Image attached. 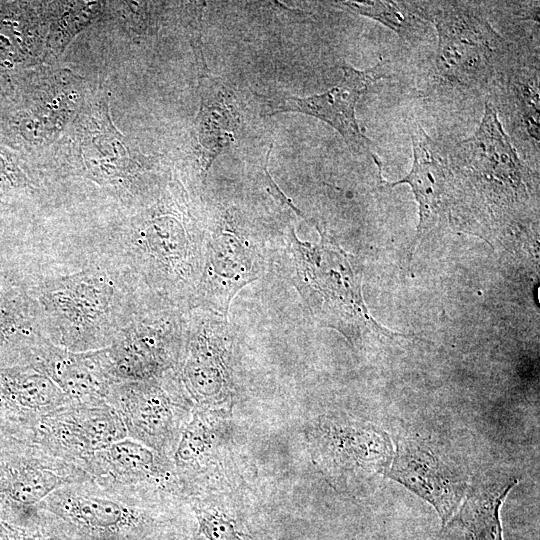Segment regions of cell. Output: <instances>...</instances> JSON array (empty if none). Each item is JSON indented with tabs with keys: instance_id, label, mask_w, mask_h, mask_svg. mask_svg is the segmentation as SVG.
I'll list each match as a JSON object with an SVG mask.
<instances>
[{
	"instance_id": "1",
	"label": "cell",
	"mask_w": 540,
	"mask_h": 540,
	"mask_svg": "<svg viewBox=\"0 0 540 540\" xmlns=\"http://www.w3.org/2000/svg\"><path fill=\"white\" fill-rule=\"evenodd\" d=\"M124 275L94 264L43 280L34 301L45 337L74 352L110 346L137 310Z\"/></svg>"
},
{
	"instance_id": "2",
	"label": "cell",
	"mask_w": 540,
	"mask_h": 540,
	"mask_svg": "<svg viewBox=\"0 0 540 540\" xmlns=\"http://www.w3.org/2000/svg\"><path fill=\"white\" fill-rule=\"evenodd\" d=\"M119 247L124 265L162 296L196 290L199 238L178 201L161 200L132 216L120 233Z\"/></svg>"
},
{
	"instance_id": "3",
	"label": "cell",
	"mask_w": 540,
	"mask_h": 540,
	"mask_svg": "<svg viewBox=\"0 0 540 540\" xmlns=\"http://www.w3.org/2000/svg\"><path fill=\"white\" fill-rule=\"evenodd\" d=\"M448 159V158H447ZM461 204L472 194V203L493 213L515 207L528 196V168L522 163L494 106L487 102L478 128L457 143L448 159Z\"/></svg>"
},
{
	"instance_id": "4",
	"label": "cell",
	"mask_w": 540,
	"mask_h": 540,
	"mask_svg": "<svg viewBox=\"0 0 540 540\" xmlns=\"http://www.w3.org/2000/svg\"><path fill=\"white\" fill-rule=\"evenodd\" d=\"M418 17L432 22L438 35L436 66L450 83L482 87L493 79L505 51V41L475 2H408Z\"/></svg>"
},
{
	"instance_id": "5",
	"label": "cell",
	"mask_w": 540,
	"mask_h": 540,
	"mask_svg": "<svg viewBox=\"0 0 540 540\" xmlns=\"http://www.w3.org/2000/svg\"><path fill=\"white\" fill-rule=\"evenodd\" d=\"M292 244L298 284L321 323L339 330L351 343L364 332L394 336L369 314L362 298L360 277L342 249L325 236L319 245L312 247L301 244L294 234Z\"/></svg>"
},
{
	"instance_id": "6",
	"label": "cell",
	"mask_w": 540,
	"mask_h": 540,
	"mask_svg": "<svg viewBox=\"0 0 540 540\" xmlns=\"http://www.w3.org/2000/svg\"><path fill=\"white\" fill-rule=\"evenodd\" d=\"M162 501L106 490L90 479L66 484L38 506L84 540H144L164 523Z\"/></svg>"
},
{
	"instance_id": "7",
	"label": "cell",
	"mask_w": 540,
	"mask_h": 540,
	"mask_svg": "<svg viewBox=\"0 0 540 540\" xmlns=\"http://www.w3.org/2000/svg\"><path fill=\"white\" fill-rule=\"evenodd\" d=\"M90 479L77 464L37 444L32 437L0 429V518L30 526L38 506L56 489Z\"/></svg>"
},
{
	"instance_id": "8",
	"label": "cell",
	"mask_w": 540,
	"mask_h": 540,
	"mask_svg": "<svg viewBox=\"0 0 540 540\" xmlns=\"http://www.w3.org/2000/svg\"><path fill=\"white\" fill-rule=\"evenodd\" d=\"M191 398L179 372L116 383L107 398L121 417L127 436L172 459L191 416Z\"/></svg>"
},
{
	"instance_id": "9",
	"label": "cell",
	"mask_w": 540,
	"mask_h": 540,
	"mask_svg": "<svg viewBox=\"0 0 540 540\" xmlns=\"http://www.w3.org/2000/svg\"><path fill=\"white\" fill-rule=\"evenodd\" d=\"M187 338L176 314L136 310L108 346L118 379L141 381L179 372Z\"/></svg>"
},
{
	"instance_id": "10",
	"label": "cell",
	"mask_w": 540,
	"mask_h": 540,
	"mask_svg": "<svg viewBox=\"0 0 540 540\" xmlns=\"http://www.w3.org/2000/svg\"><path fill=\"white\" fill-rule=\"evenodd\" d=\"M81 467L92 482L117 493L163 501L182 491L172 459L130 437L92 454Z\"/></svg>"
},
{
	"instance_id": "11",
	"label": "cell",
	"mask_w": 540,
	"mask_h": 540,
	"mask_svg": "<svg viewBox=\"0 0 540 540\" xmlns=\"http://www.w3.org/2000/svg\"><path fill=\"white\" fill-rule=\"evenodd\" d=\"M127 436L117 411L107 402H69L44 416L33 440L50 453L77 464Z\"/></svg>"
},
{
	"instance_id": "12",
	"label": "cell",
	"mask_w": 540,
	"mask_h": 540,
	"mask_svg": "<svg viewBox=\"0 0 540 540\" xmlns=\"http://www.w3.org/2000/svg\"><path fill=\"white\" fill-rule=\"evenodd\" d=\"M21 355L22 363L48 376L71 402H107L112 387L120 382L108 347L74 352L53 344L44 336Z\"/></svg>"
},
{
	"instance_id": "13",
	"label": "cell",
	"mask_w": 540,
	"mask_h": 540,
	"mask_svg": "<svg viewBox=\"0 0 540 540\" xmlns=\"http://www.w3.org/2000/svg\"><path fill=\"white\" fill-rule=\"evenodd\" d=\"M307 437L314 461L330 477L368 475L387 466L389 441L369 427L325 418L309 427Z\"/></svg>"
},
{
	"instance_id": "14",
	"label": "cell",
	"mask_w": 540,
	"mask_h": 540,
	"mask_svg": "<svg viewBox=\"0 0 540 540\" xmlns=\"http://www.w3.org/2000/svg\"><path fill=\"white\" fill-rule=\"evenodd\" d=\"M379 67L380 64L367 70H358L344 66L343 79L336 86L307 97L273 96L268 101L266 114L299 112L316 117L338 131L351 151L357 154L368 153L375 158L370 148L372 142L359 128L355 108L370 86L383 77Z\"/></svg>"
},
{
	"instance_id": "15",
	"label": "cell",
	"mask_w": 540,
	"mask_h": 540,
	"mask_svg": "<svg viewBox=\"0 0 540 540\" xmlns=\"http://www.w3.org/2000/svg\"><path fill=\"white\" fill-rule=\"evenodd\" d=\"M413 164L410 172L392 184H408L419 204L420 238L436 226L452 224L459 211V193L448 159L442 156L438 145L417 124L411 128Z\"/></svg>"
},
{
	"instance_id": "16",
	"label": "cell",
	"mask_w": 540,
	"mask_h": 540,
	"mask_svg": "<svg viewBox=\"0 0 540 540\" xmlns=\"http://www.w3.org/2000/svg\"><path fill=\"white\" fill-rule=\"evenodd\" d=\"M71 402L45 374L30 364L0 368V429L33 437L39 421Z\"/></svg>"
},
{
	"instance_id": "17",
	"label": "cell",
	"mask_w": 540,
	"mask_h": 540,
	"mask_svg": "<svg viewBox=\"0 0 540 540\" xmlns=\"http://www.w3.org/2000/svg\"><path fill=\"white\" fill-rule=\"evenodd\" d=\"M386 475L433 505L443 525L453 516L466 492L465 480L430 447L417 442L398 445Z\"/></svg>"
},
{
	"instance_id": "18",
	"label": "cell",
	"mask_w": 540,
	"mask_h": 540,
	"mask_svg": "<svg viewBox=\"0 0 540 540\" xmlns=\"http://www.w3.org/2000/svg\"><path fill=\"white\" fill-rule=\"evenodd\" d=\"M253 250L232 231L213 236L206 249V261L193 296L194 306L214 307L227 316L236 292L256 278Z\"/></svg>"
},
{
	"instance_id": "19",
	"label": "cell",
	"mask_w": 540,
	"mask_h": 540,
	"mask_svg": "<svg viewBox=\"0 0 540 540\" xmlns=\"http://www.w3.org/2000/svg\"><path fill=\"white\" fill-rule=\"evenodd\" d=\"M89 110L98 133H90L96 142L81 135L89 140L80 144L82 174L100 185L122 192H136L143 166L127 156L123 136L112 125L106 103L97 101Z\"/></svg>"
},
{
	"instance_id": "20",
	"label": "cell",
	"mask_w": 540,
	"mask_h": 540,
	"mask_svg": "<svg viewBox=\"0 0 540 540\" xmlns=\"http://www.w3.org/2000/svg\"><path fill=\"white\" fill-rule=\"evenodd\" d=\"M180 379L200 407L222 405L231 393V377L222 344L212 342L204 326H195L188 333Z\"/></svg>"
},
{
	"instance_id": "21",
	"label": "cell",
	"mask_w": 540,
	"mask_h": 540,
	"mask_svg": "<svg viewBox=\"0 0 540 540\" xmlns=\"http://www.w3.org/2000/svg\"><path fill=\"white\" fill-rule=\"evenodd\" d=\"M43 79L31 111L22 119V135L32 143H49L59 135L81 105L79 78L58 71Z\"/></svg>"
},
{
	"instance_id": "22",
	"label": "cell",
	"mask_w": 540,
	"mask_h": 540,
	"mask_svg": "<svg viewBox=\"0 0 540 540\" xmlns=\"http://www.w3.org/2000/svg\"><path fill=\"white\" fill-rule=\"evenodd\" d=\"M239 125L240 116L232 94L214 80L204 78L194 134L203 177L214 159L235 141Z\"/></svg>"
},
{
	"instance_id": "23",
	"label": "cell",
	"mask_w": 540,
	"mask_h": 540,
	"mask_svg": "<svg viewBox=\"0 0 540 540\" xmlns=\"http://www.w3.org/2000/svg\"><path fill=\"white\" fill-rule=\"evenodd\" d=\"M517 478L498 479L471 488L462 505L459 518L472 540H502L499 508Z\"/></svg>"
},
{
	"instance_id": "24",
	"label": "cell",
	"mask_w": 540,
	"mask_h": 540,
	"mask_svg": "<svg viewBox=\"0 0 540 540\" xmlns=\"http://www.w3.org/2000/svg\"><path fill=\"white\" fill-rule=\"evenodd\" d=\"M43 333L37 305L33 298L17 289L0 291V346L23 352Z\"/></svg>"
},
{
	"instance_id": "25",
	"label": "cell",
	"mask_w": 540,
	"mask_h": 540,
	"mask_svg": "<svg viewBox=\"0 0 540 540\" xmlns=\"http://www.w3.org/2000/svg\"><path fill=\"white\" fill-rule=\"evenodd\" d=\"M61 4V13L51 22L46 39L48 52L58 57L70 41L96 19L102 7L100 2H68Z\"/></svg>"
},
{
	"instance_id": "26",
	"label": "cell",
	"mask_w": 540,
	"mask_h": 540,
	"mask_svg": "<svg viewBox=\"0 0 540 540\" xmlns=\"http://www.w3.org/2000/svg\"><path fill=\"white\" fill-rule=\"evenodd\" d=\"M336 7L373 19L399 36L410 39L415 28L416 15L408 2L394 1H336Z\"/></svg>"
},
{
	"instance_id": "27",
	"label": "cell",
	"mask_w": 540,
	"mask_h": 540,
	"mask_svg": "<svg viewBox=\"0 0 540 540\" xmlns=\"http://www.w3.org/2000/svg\"><path fill=\"white\" fill-rule=\"evenodd\" d=\"M39 519L20 526L0 518V540H84L52 515L39 511Z\"/></svg>"
},
{
	"instance_id": "28",
	"label": "cell",
	"mask_w": 540,
	"mask_h": 540,
	"mask_svg": "<svg viewBox=\"0 0 540 540\" xmlns=\"http://www.w3.org/2000/svg\"><path fill=\"white\" fill-rule=\"evenodd\" d=\"M198 533L207 540H246L236 521L227 514L204 508H195Z\"/></svg>"
},
{
	"instance_id": "29",
	"label": "cell",
	"mask_w": 540,
	"mask_h": 540,
	"mask_svg": "<svg viewBox=\"0 0 540 540\" xmlns=\"http://www.w3.org/2000/svg\"><path fill=\"white\" fill-rule=\"evenodd\" d=\"M0 187L26 189L31 188L30 179L18 167L11 157L0 150Z\"/></svg>"
},
{
	"instance_id": "30",
	"label": "cell",
	"mask_w": 540,
	"mask_h": 540,
	"mask_svg": "<svg viewBox=\"0 0 540 540\" xmlns=\"http://www.w3.org/2000/svg\"><path fill=\"white\" fill-rule=\"evenodd\" d=\"M144 540H164V539L161 538V537H154V536L152 535V536H150V537H148V538H146V539H144Z\"/></svg>"
}]
</instances>
